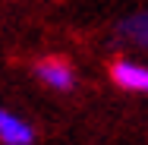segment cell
I'll use <instances>...</instances> for the list:
<instances>
[{"instance_id": "1", "label": "cell", "mask_w": 148, "mask_h": 145, "mask_svg": "<svg viewBox=\"0 0 148 145\" xmlns=\"http://www.w3.org/2000/svg\"><path fill=\"white\" fill-rule=\"evenodd\" d=\"M35 76L54 91H69L76 85V73H73L69 60H63V57H41L35 63Z\"/></svg>"}, {"instance_id": "2", "label": "cell", "mask_w": 148, "mask_h": 145, "mask_svg": "<svg viewBox=\"0 0 148 145\" xmlns=\"http://www.w3.org/2000/svg\"><path fill=\"white\" fill-rule=\"evenodd\" d=\"M110 82L123 91H136V95H148V66L132 63V60H114L110 63Z\"/></svg>"}, {"instance_id": "3", "label": "cell", "mask_w": 148, "mask_h": 145, "mask_svg": "<svg viewBox=\"0 0 148 145\" xmlns=\"http://www.w3.org/2000/svg\"><path fill=\"white\" fill-rule=\"evenodd\" d=\"M0 142L3 145H32L35 142V129L22 117L10 114V111H0Z\"/></svg>"}, {"instance_id": "4", "label": "cell", "mask_w": 148, "mask_h": 145, "mask_svg": "<svg viewBox=\"0 0 148 145\" xmlns=\"http://www.w3.org/2000/svg\"><path fill=\"white\" fill-rule=\"evenodd\" d=\"M117 35L126 38V41H132V44L148 47V10L145 13H136V16H126L117 25Z\"/></svg>"}]
</instances>
